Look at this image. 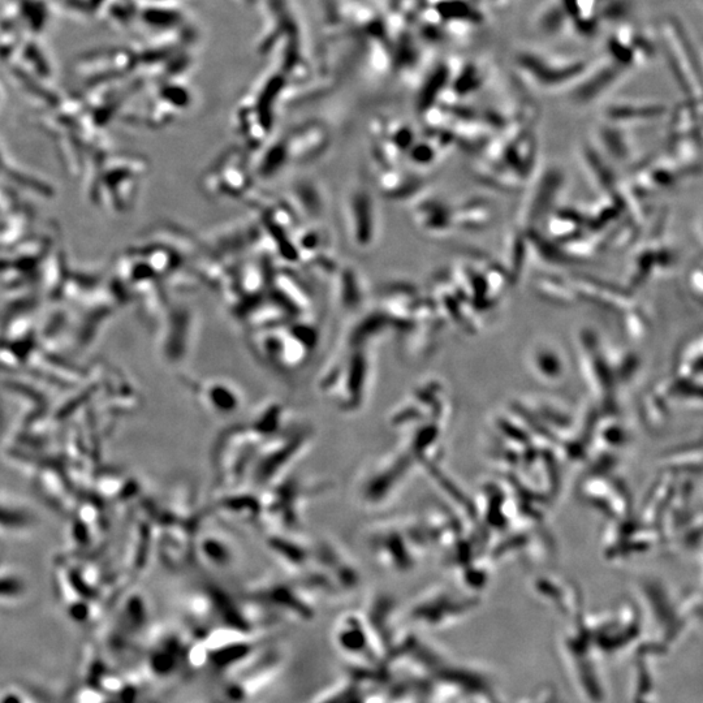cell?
<instances>
[{
  "instance_id": "6da1fadb",
  "label": "cell",
  "mask_w": 703,
  "mask_h": 703,
  "mask_svg": "<svg viewBox=\"0 0 703 703\" xmlns=\"http://www.w3.org/2000/svg\"><path fill=\"white\" fill-rule=\"evenodd\" d=\"M331 489L330 481L305 476L297 468L261 490L263 529L278 532H304L310 504Z\"/></svg>"
},
{
  "instance_id": "7a4b0ae2",
  "label": "cell",
  "mask_w": 703,
  "mask_h": 703,
  "mask_svg": "<svg viewBox=\"0 0 703 703\" xmlns=\"http://www.w3.org/2000/svg\"><path fill=\"white\" fill-rule=\"evenodd\" d=\"M317 431L310 422L293 420L286 429L267 439L249 470L248 485L263 490L297 468L312 450Z\"/></svg>"
},
{
  "instance_id": "3957f363",
  "label": "cell",
  "mask_w": 703,
  "mask_h": 703,
  "mask_svg": "<svg viewBox=\"0 0 703 703\" xmlns=\"http://www.w3.org/2000/svg\"><path fill=\"white\" fill-rule=\"evenodd\" d=\"M321 601L359 592L362 572L351 552L331 538L314 539V558L309 571L299 576Z\"/></svg>"
},
{
  "instance_id": "277c9868",
  "label": "cell",
  "mask_w": 703,
  "mask_h": 703,
  "mask_svg": "<svg viewBox=\"0 0 703 703\" xmlns=\"http://www.w3.org/2000/svg\"><path fill=\"white\" fill-rule=\"evenodd\" d=\"M263 443L265 439L247 420L231 422L219 431L210 451L218 490L248 483L249 470Z\"/></svg>"
},
{
  "instance_id": "5b68a950",
  "label": "cell",
  "mask_w": 703,
  "mask_h": 703,
  "mask_svg": "<svg viewBox=\"0 0 703 703\" xmlns=\"http://www.w3.org/2000/svg\"><path fill=\"white\" fill-rule=\"evenodd\" d=\"M243 595L269 620L276 616L291 621H310L321 602L303 580L288 575L262 577L248 585Z\"/></svg>"
},
{
  "instance_id": "8992f818",
  "label": "cell",
  "mask_w": 703,
  "mask_h": 703,
  "mask_svg": "<svg viewBox=\"0 0 703 703\" xmlns=\"http://www.w3.org/2000/svg\"><path fill=\"white\" fill-rule=\"evenodd\" d=\"M409 468L404 452L386 451L362 465L353 482V497L368 511H381L399 494Z\"/></svg>"
},
{
  "instance_id": "52a82bcc",
  "label": "cell",
  "mask_w": 703,
  "mask_h": 703,
  "mask_svg": "<svg viewBox=\"0 0 703 703\" xmlns=\"http://www.w3.org/2000/svg\"><path fill=\"white\" fill-rule=\"evenodd\" d=\"M593 60L584 56L519 51L513 59L521 81L541 90H571Z\"/></svg>"
},
{
  "instance_id": "ba28073f",
  "label": "cell",
  "mask_w": 703,
  "mask_h": 703,
  "mask_svg": "<svg viewBox=\"0 0 703 703\" xmlns=\"http://www.w3.org/2000/svg\"><path fill=\"white\" fill-rule=\"evenodd\" d=\"M659 47L664 50L668 67L688 101L701 105L702 67L696 47L679 20L664 21L658 32Z\"/></svg>"
},
{
  "instance_id": "9c48e42d",
  "label": "cell",
  "mask_w": 703,
  "mask_h": 703,
  "mask_svg": "<svg viewBox=\"0 0 703 703\" xmlns=\"http://www.w3.org/2000/svg\"><path fill=\"white\" fill-rule=\"evenodd\" d=\"M399 521L375 520L362 533V541L370 558L383 571L400 573L412 566L408 552V539Z\"/></svg>"
},
{
  "instance_id": "30bf717a",
  "label": "cell",
  "mask_w": 703,
  "mask_h": 703,
  "mask_svg": "<svg viewBox=\"0 0 703 703\" xmlns=\"http://www.w3.org/2000/svg\"><path fill=\"white\" fill-rule=\"evenodd\" d=\"M193 558L217 573L231 571L240 562V549L235 538L209 511L194 533Z\"/></svg>"
},
{
  "instance_id": "8fae6325",
  "label": "cell",
  "mask_w": 703,
  "mask_h": 703,
  "mask_svg": "<svg viewBox=\"0 0 703 703\" xmlns=\"http://www.w3.org/2000/svg\"><path fill=\"white\" fill-rule=\"evenodd\" d=\"M659 49L657 33L628 20L616 24L606 43V55L619 66L632 69L645 66L655 58Z\"/></svg>"
},
{
  "instance_id": "7c38bea8",
  "label": "cell",
  "mask_w": 703,
  "mask_h": 703,
  "mask_svg": "<svg viewBox=\"0 0 703 703\" xmlns=\"http://www.w3.org/2000/svg\"><path fill=\"white\" fill-rule=\"evenodd\" d=\"M211 516L219 521L234 523L249 528L263 529V507L261 490L245 485L218 490L213 502L207 506Z\"/></svg>"
},
{
  "instance_id": "4fadbf2b",
  "label": "cell",
  "mask_w": 703,
  "mask_h": 703,
  "mask_svg": "<svg viewBox=\"0 0 703 703\" xmlns=\"http://www.w3.org/2000/svg\"><path fill=\"white\" fill-rule=\"evenodd\" d=\"M332 638L336 649L345 658L360 664H372L381 659V650L375 640L368 620L362 612H347L336 620Z\"/></svg>"
},
{
  "instance_id": "5bb4252c",
  "label": "cell",
  "mask_w": 703,
  "mask_h": 703,
  "mask_svg": "<svg viewBox=\"0 0 703 703\" xmlns=\"http://www.w3.org/2000/svg\"><path fill=\"white\" fill-rule=\"evenodd\" d=\"M263 545L284 575L299 577L309 571L314 558V539L304 532L266 530Z\"/></svg>"
},
{
  "instance_id": "9a60e30c",
  "label": "cell",
  "mask_w": 703,
  "mask_h": 703,
  "mask_svg": "<svg viewBox=\"0 0 703 703\" xmlns=\"http://www.w3.org/2000/svg\"><path fill=\"white\" fill-rule=\"evenodd\" d=\"M628 73V69L619 66L605 54L593 60L581 79L569 90L571 98L580 105L597 101L619 85Z\"/></svg>"
},
{
  "instance_id": "2e32d148",
  "label": "cell",
  "mask_w": 703,
  "mask_h": 703,
  "mask_svg": "<svg viewBox=\"0 0 703 703\" xmlns=\"http://www.w3.org/2000/svg\"><path fill=\"white\" fill-rule=\"evenodd\" d=\"M192 388L201 407L219 420H230L243 411V391L226 379H209L196 383Z\"/></svg>"
},
{
  "instance_id": "e0dca14e",
  "label": "cell",
  "mask_w": 703,
  "mask_h": 703,
  "mask_svg": "<svg viewBox=\"0 0 703 703\" xmlns=\"http://www.w3.org/2000/svg\"><path fill=\"white\" fill-rule=\"evenodd\" d=\"M493 79V66L489 60L476 58L457 62L454 77H452L447 96L454 99H465L481 93Z\"/></svg>"
},
{
  "instance_id": "ac0fdd59",
  "label": "cell",
  "mask_w": 703,
  "mask_h": 703,
  "mask_svg": "<svg viewBox=\"0 0 703 703\" xmlns=\"http://www.w3.org/2000/svg\"><path fill=\"white\" fill-rule=\"evenodd\" d=\"M569 21V30L581 38H593L601 32L602 0H560Z\"/></svg>"
},
{
  "instance_id": "d6986e66",
  "label": "cell",
  "mask_w": 703,
  "mask_h": 703,
  "mask_svg": "<svg viewBox=\"0 0 703 703\" xmlns=\"http://www.w3.org/2000/svg\"><path fill=\"white\" fill-rule=\"evenodd\" d=\"M37 517L27 504L0 487V530L4 533H28L37 524Z\"/></svg>"
},
{
  "instance_id": "ffe728a7",
  "label": "cell",
  "mask_w": 703,
  "mask_h": 703,
  "mask_svg": "<svg viewBox=\"0 0 703 703\" xmlns=\"http://www.w3.org/2000/svg\"><path fill=\"white\" fill-rule=\"evenodd\" d=\"M534 25L538 33L545 37H560L571 32L566 11L560 0H546L534 17Z\"/></svg>"
},
{
  "instance_id": "44dd1931",
  "label": "cell",
  "mask_w": 703,
  "mask_h": 703,
  "mask_svg": "<svg viewBox=\"0 0 703 703\" xmlns=\"http://www.w3.org/2000/svg\"><path fill=\"white\" fill-rule=\"evenodd\" d=\"M28 593L27 577L15 568H0V602H17Z\"/></svg>"
},
{
  "instance_id": "7402d4cb",
  "label": "cell",
  "mask_w": 703,
  "mask_h": 703,
  "mask_svg": "<svg viewBox=\"0 0 703 703\" xmlns=\"http://www.w3.org/2000/svg\"><path fill=\"white\" fill-rule=\"evenodd\" d=\"M664 114V107L657 103H619L607 110L614 120L653 119Z\"/></svg>"
},
{
  "instance_id": "603a6c76",
  "label": "cell",
  "mask_w": 703,
  "mask_h": 703,
  "mask_svg": "<svg viewBox=\"0 0 703 703\" xmlns=\"http://www.w3.org/2000/svg\"><path fill=\"white\" fill-rule=\"evenodd\" d=\"M485 2H489L498 8H504L510 6L515 0H485Z\"/></svg>"
}]
</instances>
